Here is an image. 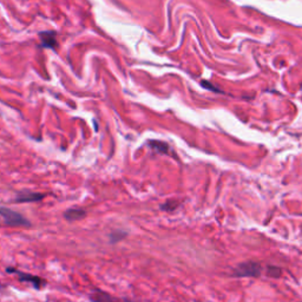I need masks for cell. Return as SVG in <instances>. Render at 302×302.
Here are the masks:
<instances>
[{
  "label": "cell",
  "instance_id": "1",
  "mask_svg": "<svg viewBox=\"0 0 302 302\" xmlns=\"http://www.w3.org/2000/svg\"><path fill=\"white\" fill-rule=\"evenodd\" d=\"M0 216L4 220L5 225L9 226H30L31 222L15 210L6 207H0Z\"/></svg>",
  "mask_w": 302,
  "mask_h": 302
},
{
  "label": "cell",
  "instance_id": "2",
  "mask_svg": "<svg viewBox=\"0 0 302 302\" xmlns=\"http://www.w3.org/2000/svg\"><path fill=\"white\" fill-rule=\"evenodd\" d=\"M6 272L15 274V275L18 276V279L20 280L21 282H28V283H30V285H32L33 287L36 288V289L43 288L44 286L46 285V282L44 281V280L42 278H39V276L31 275V274L20 272V270H17V269H14V268H7V269H6Z\"/></svg>",
  "mask_w": 302,
  "mask_h": 302
},
{
  "label": "cell",
  "instance_id": "3",
  "mask_svg": "<svg viewBox=\"0 0 302 302\" xmlns=\"http://www.w3.org/2000/svg\"><path fill=\"white\" fill-rule=\"evenodd\" d=\"M261 273V267L256 262L241 263L235 270V275L237 276H259Z\"/></svg>",
  "mask_w": 302,
  "mask_h": 302
},
{
  "label": "cell",
  "instance_id": "4",
  "mask_svg": "<svg viewBox=\"0 0 302 302\" xmlns=\"http://www.w3.org/2000/svg\"><path fill=\"white\" fill-rule=\"evenodd\" d=\"M46 195L42 193H32V191L23 190L17 194L14 202L17 203H27V202H38L45 198Z\"/></svg>",
  "mask_w": 302,
  "mask_h": 302
},
{
  "label": "cell",
  "instance_id": "5",
  "mask_svg": "<svg viewBox=\"0 0 302 302\" xmlns=\"http://www.w3.org/2000/svg\"><path fill=\"white\" fill-rule=\"evenodd\" d=\"M85 216H86V212L84 209H79V208H72V209L66 210L64 213V219L70 222L79 221V220H83Z\"/></svg>",
  "mask_w": 302,
  "mask_h": 302
},
{
  "label": "cell",
  "instance_id": "6",
  "mask_svg": "<svg viewBox=\"0 0 302 302\" xmlns=\"http://www.w3.org/2000/svg\"><path fill=\"white\" fill-rule=\"evenodd\" d=\"M40 39H42V45L44 47H49V49H55L57 46V39L53 32H42L39 34Z\"/></svg>",
  "mask_w": 302,
  "mask_h": 302
},
{
  "label": "cell",
  "instance_id": "7",
  "mask_svg": "<svg viewBox=\"0 0 302 302\" xmlns=\"http://www.w3.org/2000/svg\"><path fill=\"white\" fill-rule=\"evenodd\" d=\"M150 146L153 148L156 151H158V152H168V146L164 143H162V142H158V141H151Z\"/></svg>",
  "mask_w": 302,
  "mask_h": 302
},
{
  "label": "cell",
  "instance_id": "8",
  "mask_svg": "<svg viewBox=\"0 0 302 302\" xmlns=\"http://www.w3.org/2000/svg\"><path fill=\"white\" fill-rule=\"evenodd\" d=\"M280 273H281V269L275 268V267H269L268 268V275L273 276V278H279Z\"/></svg>",
  "mask_w": 302,
  "mask_h": 302
}]
</instances>
